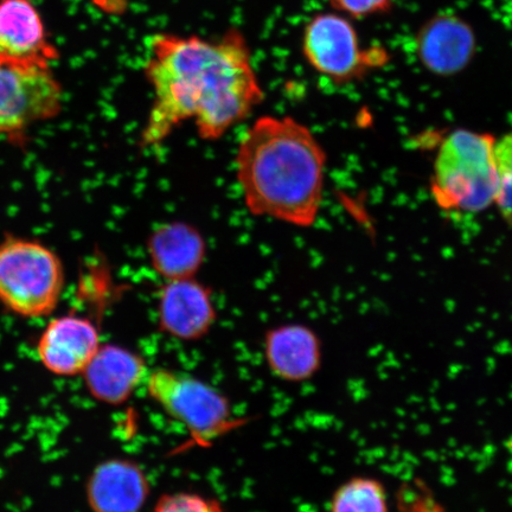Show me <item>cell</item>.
Wrapping results in <instances>:
<instances>
[{
	"label": "cell",
	"mask_w": 512,
	"mask_h": 512,
	"mask_svg": "<svg viewBox=\"0 0 512 512\" xmlns=\"http://www.w3.org/2000/svg\"><path fill=\"white\" fill-rule=\"evenodd\" d=\"M267 368L288 383L310 381L322 369V339L305 324L291 323L268 330L264 338Z\"/></svg>",
	"instance_id": "obj_12"
},
{
	"label": "cell",
	"mask_w": 512,
	"mask_h": 512,
	"mask_svg": "<svg viewBox=\"0 0 512 512\" xmlns=\"http://www.w3.org/2000/svg\"><path fill=\"white\" fill-rule=\"evenodd\" d=\"M326 152L309 127L291 117H261L236 151V178L254 216L309 228L322 208Z\"/></svg>",
	"instance_id": "obj_2"
},
{
	"label": "cell",
	"mask_w": 512,
	"mask_h": 512,
	"mask_svg": "<svg viewBox=\"0 0 512 512\" xmlns=\"http://www.w3.org/2000/svg\"><path fill=\"white\" fill-rule=\"evenodd\" d=\"M145 386L151 400L187 428L192 443L208 446L239 426L227 396L195 376L158 368Z\"/></svg>",
	"instance_id": "obj_5"
},
{
	"label": "cell",
	"mask_w": 512,
	"mask_h": 512,
	"mask_svg": "<svg viewBox=\"0 0 512 512\" xmlns=\"http://www.w3.org/2000/svg\"><path fill=\"white\" fill-rule=\"evenodd\" d=\"M153 270L165 281L195 278L206 259L207 245L195 227L170 222L153 230L147 240Z\"/></svg>",
	"instance_id": "obj_14"
},
{
	"label": "cell",
	"mask_w": 512,
	"mask_h": 512,
	"mask_svg": "<svg viewBox=\"0 0 512 512\" xmlns=\"http://www.w3.org/2000/svg\"><path fill=\"white\" fill-rule=\"evenodd\" d=\"M63 88L51 61L0 50V136H15L62 111Z\"/></svg>",
	"instance_id": "obj_6"
},
{
	"label": "cell",
	"mask_w": 512,
	"mask_h": 512,
	"mask_svg": "<svg viewBox=\"0 0 512 512\" xmlns=\"http://www.w3.org/2000/svg\"><path fill=\"white\" fill-rule=\"evenodd\" d=\"M152 512H226L215 498L196 492H172L157 499Z\"/></svg>",
	"instance_id": "obj_18"
},
{
	"label": "cell",
	"mask_w": 512,
	"mask_h": 512,
	"mask_svg": "<svg viewBox=\"0 0 512 512\" xmlns=\"http://www.w3.org/2000/svg\"><path fill=\"white\" fill-rule=\"evenodd\" d=\"M101 347L98 325L78 313L51 319L37 343V354L49 373L82 375Z\"/></svg>",
	"instance_id": "obj_9"
},
{
	"label": "cell",
	"mask_w": 512,
	"mask_h": 512,
	"mask_svg": "<svg viewBox=\"0 0 512 512\" xmlns=\"http://www.w3.org/2000/svg\"><path fill=\"white\" fill-rule=\"evenodd\" d=\"M328 512H390L387 486L375 476H351L332 492Z\"/></svg>",
	"instance_id": "obj_16"
},
{
	"label": "cell",
	"mask_w": 512,
	"mask_h": 512,
	"mask_svg": "<svg viewBox=\"0 0 512 512\" xmlns=\"http://www.w3.org/2000/svg\"><path fill=\"white\" fill-rule=\"evenodd\" d=\"M144 74L153 100L140 144H162L192 120L198 136L221 139L264 100L251 49L238 29L217 38L158 34L151 38Z\"/></svg>",
	"instance_id": "obj_1"
},
{
	"label": "cell",
	"mask_w": 512,
	"mask_h": 512,
	"mask_svg": "<svg viewBox=\"0 0 512 512\" xmlns=\"http://www.w3.org/2000/svg\"><path fill=\"white\" fill-rule=\"evenodd\" d=\"M496 196L495 206L502 219L512 226V131L496 139L495 144Z\"/></svg>",
	"instance_id": "obj_17"
},
{
	"label": "cell",
	"mask_w": 512,
	"mask_h": 512,
	"mask_svg": "<svg viewBox=\"0 0 512 512\" xmlns=\"http://www.w3.org/2000/svg\"><path fill=\"white\" fill-rule=\"evenodd\" d=\"M0 50L22 59L56 60L57 51L31 0H0Z\"/></svg>",
	"instance_id": "obj_15"
},
{
	"label": "cell",
	"mask_w": 512,
	"mask_h": 512,
	"mask_svg": "<svg viewBox=\"0 0 512 512\" xmlns=\"http://www.w3.org/2000/svg\"><path fill=\"white\" fill-rule=\"evenodd\" d=\"M476 30L465 18L450 12L428 18L415 36V53L427 72L440 78L463 73L475 60Z\"/></svg>",
	"instance_id": "obj_8"
},
{
	"label": "cell",
	"mask_w": 512,
	"mask_h": 512,
	"mask_svg": "<svg viewBox=\"0 0 512 512\" xmlns=\"http://www.w3.org/2000/svg\"><path fill=\"white\" fill-rule=\"evenodd\" d=\"M66 284L60 256L42 242L8 236L0 242V304L22 318L51 315Z\"/></svg>",
	"instance_id": "obj_4"
},
{
	"label": "cell",
	"mask_w": 512,
	"mask_h": 512,
	"mask_svg": "<svg viewBox=\"0 0 512 512\" xmlns=\"http://www.w3.org/2000/svg\"><path fill=\"white\" fill-rule=\"evenodd\" d=\"M149 370L142 356L117 344H101L82 376L93 399L120 406L146 381Z\"/></svg>",
	"instance_id": "obj_13"
},
{
	"label": "cell",
	"mask_w": 512,
	"mask_h": 512,
	"mask_svg": "<svg viewBox=\"0 0 512 512\" xmlns=\"http://www.w3.org/2000/svg\"><path fill=\"white\" fill-rule=\"evenodd\" d=\"M307 63L320 75L336 83L358 81L389 61L381 47L363 48L350 18L324 12L306 24L302 40Z\"/></svg>",
	"instance_id": "obj_7"
},
{
	"label": "cell",
	"mask_w": 512,
	"mask_h": 512,
	"mask_svg": "<svg viewBox=\"0 0 512 512\" xmlns=\"http://www.w3.org/2000/svg\"><path fill=\"white\" fill-rule=\"evenodd\" d=\"M151 494L143 467L131 459H107L87 479L86 499L92 512H140Z\"/></svg>",
	"instance_id": "obj_11"
},
{
	"label": "cell",
	"mask_w": 512,
	"mask_h": 512,
	"mask_svg": "<svg viewBox=\"0 0 512 512\" xmlns=\"http://www.w3.org/2000/svg\"><path fill=\"white\" fill-rule=\"evenodd\" d=\"M496 138L490 133L454 131L439 146L431 194L440 209L480 213L494 206Z\"/></svg>",
	"instance_id": "obj_3"
},
{
	"label": "cell",
	"mask_w": 512,
	"mask_h": 512,
	"mask_svg": "<svg viewBox=\"0 0 512 512\" xmlns=\"http://www.w3.org/2000/svg\"><path fill=\"white\" fill-rule=\"evenodd\" d=\"M332 8L348 18H367L386 14L393 6V0H330Z\"/></svg>",
	"instance_id": "obj_19"
},
{
	"label": "cell",
	"mask_w": 512,
	"mask_h": 512,
	"mask_svg": "<svg viewBox=\"0 0 512 512\" xmlns=\"http://www.w3.org/2000/svg\"><path fill=\"white\" fill-rule=\"evenodd\" d=\"M157 318L163 334L196 342L213 329L217 312L207 286L196 278L166 281L158 294Z\"/></svg>",
	"instance_id": "obj_10"
}]
</instances>
